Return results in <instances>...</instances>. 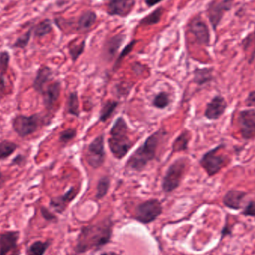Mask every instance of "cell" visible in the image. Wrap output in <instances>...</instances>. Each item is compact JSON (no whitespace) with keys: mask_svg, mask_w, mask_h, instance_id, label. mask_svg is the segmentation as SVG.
<instances>
[{"mask_svg":"<svg viewBox=\"0 0 255 255\" xmlns=\"http://www.w3.org/2000/svg\"><path fill=\"white\" fill-rule=\"evenodd\" d=\"M77 136V130L75 128H70L65 129L62 130L59 133L58 141L61 145L65 146L69 142L73 141Z\"/></svg>","mask_w":255,"mask_h":255,"instance_id":"35","label":"cell"},{"mask_svg":"<svg viewBox=\"0 0 255 255\" xmlns=\"http://www.w3.org/2000/svg\"><path fill=\"white\" fill-rule=\"evenodd\" d=\"M110 177L108 176V175L101 177L97 182L96 199H98V200L103 199L107 195L109 188H110Z\"/></svg>","mask_w":255,"mask_h":255,"instance_id":"32","label":"cell"},{"mask_svg":"<svg viewBox=\"0 0 255 255\" xmlns=\"http://www.w3.org/2000/svg\"><path fill=\"white\" fill-rule=\"evenodd\" d=\"M164 13L163 7H158L153 10L151 13H148L147 16H144L139 22V25L142 26H152L160 23Z\"/></svg>","mask_w":255,"mask_h":255,"instance_id":"25","label":"cell"},{"mask_svg":"<svg viewBox=\"0 0 255 255\" xmlns=\"http://www.w3.org/2000/svg\"><path fill=\"white\" fill-rule=\"evenodd\" d=\"M214 67L196 68L193 72V82L199 87L209 84L214 81Z\"/></svg>","mask_w":255,"mask_h":255,"instance_id":"21","label":"cell"},{"mask_svg":"<svg viewBox=\"0 0 255 255\" xmlns=\"http://www.w3.org/2000/svg\"><path fill=\"white\" fill-rule=\"evenodd\" d=\"M119 106V102L115 100H108L102 105L99 113V122L106 123L109 118H112L113 114Z\"/></svg>","mask_w":255,"mask_h":255,"instance_id":"24","label":"cell"},{"mask_svg":"<svg viewBox=\"0 0 255 255\" xmlns=\"http://www.w3.org/2000/svg\"><path fill=\"white\" fill-rule=\"evenodd\" d=\"M163 212L161 202L157 199H151L137 205L135 210V219L142 223L154 221Z\"/></svg>","mask_w":255,"mask_h":255,"instance_id":"9","label":"cell"},{"mask_svg":"<svg viewBox=\"0 0 255 255\" xmlns=\"http://www.w3.org/2000/svg\"><path fill=\"white\" fill-rule=\"evenodd\" d=\"M238 124L241 136L244 140L255 139V109L241 111L238 113Z\"/></svg>","mask_w":255,"mask_h":255,"instance_id":"11","label":"cell"},{"mask_svg":"<svg viewBox=\"0 0 255 255\" xmlns=\"http://www.w3.org/2000/svg\"><path fill=\"white\" fill-rule=\"evenodd\" d=\"M51 241H36L27 248V255H44L50 247Z\"/></svg>","mask_w":255,"mask_h":255,"instance_id":"29","label":"cell"},{"mask_svg":"<svg viewBox=\"0 0 255 255\" xmlns=\"http://www.w3.org/2000/svg\"><path fill=\"white\" fill-rule=\"evenodd\" d=\"M187 165V158L183 157L175 159L168 166L161 182L162 190L164 193H172L180 187L185 175Z\"/></svg>","mask_w":255,"mask_h":255,"instance_id":"5","label":"cell"},{"mask_svg":"<svg viewBox=\"0 0 255 255\" xmlns=\"http://www.w3.org/2000/svg\"><path fill=\"white\" fill-rule=\"evenodd\" d=\"M249 64H253L255 60V27L252 32L249 33L241 43Z\"/></svg>","mask_w":255,"mask_h":255,"instance_id":"22","label":"cell"},{"mask_svg":"<svg viewBox=\"0 0 255 255\" xmlns=\"http://www.w3.org/2000/svg\"><path fill=\"white\" fill-rule=\"evenodd\" d=\"M244 103L247 107H255V91L249 92L248 95L244 100Z\"/></svg>","mask_w":255,"mask_h":255,"instance_id":"40","label":"cell"},{"mask_svg":"<svg viewBox=\"0 0 255 255\" xmlns=\"http://www.w3.org/2000/svg\"><path fill=\"white\" fill-rule=\"evenodd\" d=\"M191 134L189 130L181 132L172 142V153H179L188 150Z\"/></svg>","mask_w":255,"mask_h":255,"instance_id":"23","label":"cell"},{"mask_svg":"<svg viewBox=\"0 0 255 255\" xmlns=\"http://www.w3.org/2000/svg\"><path fill=\"white\" fill-rule=\"evenodd\" d=\"M164 0H144L145 4H146L148 7H153L154 6L157 5V4H160L162 1Z\"/></svg>","mask_w":255,"mask_h":255,"instance_id":"42","label":"cell"},{"mask_svg":"<svg viewBox=\"0 0 255 255\" xmlns=\"http://www.w3.org/2000/svg\"><path fill=\"white\" fill-rule=\"evenodd\" d=\"M247 193L241 190H231L223 196V202L225 206L230 209L239 210L242 207L244 199Z\"/></svg>","mask_w":255,"mask_h":255,"instance_id":"20","label":"cell"},{"mask_svg":"<svg viewBox=\"0 0 255 255\" xmlns=\"http://www.w3.org/2000/svg\"><path fill=\"white\" fill-rule=\"evenodd\" d=\"M67 112L68 115L79 118L80 117L79 94L77 91H72L69 94L67 100Z\"/></svg>","mask_w":255,"mask_h":255,"instance_id":"26","label":"cell"},{"mask_svg":"<svg viewBox=\"0 0 255 255\" xmlns=\"http://www.w3.org/2000/svg\"><path fill=\"white\" fill-rule=\"evenodd\" d=\"M97 14L94 10H85L81 13L76 22V31L87 32L95 25L97 21Z\"/></svg>","mask_w":255,"mask_h":255,"instance_id":"19","label":"cell"},{"mask_svg":"<svg viewBox=\"0 0 255 255\" xmlns=\"http://www.w3.org/2000/svg\"><path fill=\"white\" fill-rule=\"evenodd\" d=\"M10 55L7 51H0V77L4 78L10 66Z\"/></svg>","mask_w":255,"mask_h":255,"instance_id":"36","label":"cell"},{"mask_svg":"<svg viewBox=\"0 0 255 255\" xmlns=\"http://www.w3.org/2000/svg\"><path fill=\"white\" fill-rule=\"evenodd\" d=\"M53 31V23L49 19H45L39 22L37 25H34L33 34L36 37H43L48 35Z\"/></svg>","mask_w":255,"mask_h":255,"instance_id":"28","label":"cell"},{"mask_svg":"<svg viewBox=\"0 0 255 255\" xmlns=\"http://www.w3.org/2000/svg\"><path fill=\"white\" fill-rule=\"evenodd\" d=\"M46 124V117L42 113L32 114L31 115L19 114L16 115L11 121L13 131L22 139L34 134Z\"/></svg>","mask_w":255,"mask_h":255,"instance_id":"4","label":"cell"},{"mask_svg":"<svg viewBox=\"0 0 255 255\" xmlns=\"http://www.w3.org/2000/svg\"><path fill=\"white\" fill-rule=\"evenodd\" d=\"M40 213H41L42 217L46 221L55 222L57 220L56 216L53 213L51 212L50 210L46 208V207H40Z\"/></svg>","mask_w":255,"mask_h":255,"instance_id":"37","label":"cell"},{"mask_svg":"<svg viewBox=\"0 0 255 255\" xmlns=\"http://www.w3.org/2000/svg\"><path fill=\"white\" fill-rule=\"evenodd\" d=\"M27 157L24 154H18L17 155L15 156L13 159H12L11 162H10V165L13 166H19V167H22L26 164Z\"/></svg>","mask_w":255,"mask_h":255,"instance_id":"38","label":"cell"},{"mask_svg":"<svg viewBox=\"0 0 255 255\" xmlns=\"http://www.w3.org/2000/svg\"><path fill=\"white\" fill-rule=\"evenodd\" d=\"M53 70L49 66L43 65L36 72L35 77L32 82V88L37 94L41 95L46 84L53 77Z\"/></svg>","mask_w":255,"mask_h":255,"instance_id":"17","label":"cell"},{"mask_svg":"<svg viewBox=\"0 0 255 255\" xmlns=\"http://www.w3.org/2000/svg\"><path fill=\"white\" fill-rule=\"evenodd\" d=\"M225 147V144H220L215 148H211L205 153L199 160V165L210 178L215 176L226 166V157L219 154L220 150Z\"/></svg>","mask_w":255,"mask_h":255,"instance_id":"6","label":"cell"},{"mask_svg":"<svg viewBox=\"0 0 255 255\" xmlns=\"http://www.w3.org/2000/svg\"><path fill=\"white\" fill-rule=\"evenodd\" d=\"M235 0H211L206 7V14L214 32H217L226 13L233 7Z\"/></svg>","mask_w":255,"mask_h":255,"instance_id":"8","label":"cell"},{"mask_svg":"<svg viewBox=\"0 0 255 255\" xmlns=\"http://www.w3.org/2000/svg\"><path fill=\"white\" fill-rule=\"evenodd\" d=\"M33 30H34V26H31V28H28L26 32L19 36L16 39V41L12 45V48H13V49H25L29 44L30 40H31V36L33 34Z\"/></svg>","mask_w":255,"mask_h":255,"instance_id":"34","label":"cell"},{"mask_svg":"<svg viewBox=\"0 0 255 255\" xmlns=\"http://www.w3.org/2000/svg\"><path fill=\"white\" fill-rule=\"evenodd\" d=\"M127 39V35L123 33L115 34L105 41L102 49V58L107 62H112L118 55L120 49Z\"/></svg>","mask_w":255,"mask_h":255,"instance_id":"13","label":"cell"},{"mask_svg":"<svg viewBox=\"0 0 255 255\" xmlns=\"http://www.w3.org/2000/svg\"><path fill=\"white\" fill-rule=\"evenodd\" d=\"M78 193L79 191L74 187H71L64 194L51 198L49 206L58 214H62L69 203L77 196Z\"/></svg>","mask_w":255,"mask_h":255,"instance_id":"18","label":"cell"},{"mask_svg":"<svg viewBox=\"0 0 255 255\" xmlns=\"http://www.w3.org/2000/svg\"><path fill=\"white\" fill-rule=\"evenodd\" d=\"M227 109L228 103L225 97L216 95L207 103L204 116L209 121H217L226 113Z\"/></svg>","mask_w":255,"mask_h":255,"instance_id":"14","label":"cell"},{"mask_svg":"<svg viewBox=\"0 0 255 255\" xmlns=\"http://www.w3.org/2000/svg\"><path fill=\"white\" fill-rule=\"evenodd\" d=\"M166 134V130L160 128L148 136L143 143L130 154L126 162L125 169L136 172L145 170L150 162L157 160V148L160 139Z\"/></svg>","mask_w":255,"mask_h":255,"instance_id":"1","label":"cell"},{"mask_svg":"<svg viewBox=\"0 0 255 255\" xmlns=\"http://www.w3.org/2000/svg\"><path fill=\"white\" fill-rule=\"evenodd\" d=\"M19 148V145L13 141L4 140L0 142V161L7 160L12 154H14L15 151Z\"/></svg>","mask_w":255,"mask_h":255,"instance_id":"27","label":"cell"},{"mask_svg":"<svg viewBox=\"0 0 255 255\" xmlns=\"http://www.w3.org/2000/svg\"><path fill=\"white\" fill-rule=\"evenodd\" d=\"M243 214L245 216H250V217H255V202L251 201L249 202L248 205L246 206Z\"/></svg>","mask_w":255,"mask_h":255,"instance_id":"39","label":"cell"},{"mask_svg":"<svg viewBox=\"0 0 255 255\" xmlns=\"http://www.w3.org/2000/svg\"><path fill=\"white\" fill-rule=\"evenodd\" d=\"M112 232V224L109 220L82 228L78 238L76 251L82 253L103 247L110 241Z\"/></svg>","mask_w":255,"mask_h":255,"instance_id":"2","label":"cell"},{"mask_svg":"<svg viewBox=\"0 0 255 255\" xmlns=\"http://www.w3.org/2000/svg\"><path fill=\"white\" fill-rule=\"evenodd\" d=\"M105 134L101 133L94 138L87 147L85 160L90 167L98 169L105 164L106 151L105 148Z\"/></svg>","mask_w":255,"mask_h":255,"instance_id":"7","label":"cell"},{"mask_svg":"<svg viewBox=\"0 0 255 255\" xmlns=\"http://www.w3.org/2000/svg\"><path fill=\"white\" fill-rule=\"evenodd\" d=\"M131 130L127 121L123 116L116 118L109 130V137L107 140L109 150L113 157L121 160L131 150L135 142L130 138Z\"/></svg>","mask_w":255,"mask_h":255,"instance_id":"3","label":"cell"},{"mask_svg":"<svg viewBox=\"0 0 255 255\" xmlns=\"http://www.w3.org/2000/svg\"><path fill=\"white\" fill-rule=\"evenodd\" d=\"M61 81H55L49 84L42 93L43 106L48 111L52 110L55 105L58 102L61 95Z\"/></svg>","mask_w":255,"mask_h":255,"instance_id":"16","label":"cell"},{"mask_svg":"<svg viewBox=\"0 0 255 255\" xmlns=\"http://www.w3.org/2000/svg\"><path fill=\"white\" fill-rule=\"evenodd\" d=\"M136 3V0H109L106 13L110 16L127 18L133 11Z\"/></svg>","mask_w":255,"mask_h":255,"instance_id":"12","label":"cell"},{"mask_svg":"<svg viewBox=\"0 0 255 255\" xmlns=\"http://www.w3.org/2000/svg\"><path fill=\"white\" fill-rule=\"evenodd\" d=\"M19 238V231H5L0 234V255H8L13 252L17 253Z\"/></svg>","mask_w":255,"mask_h":255,"instance_id":"15","label":"cell"},{"mask_svg":"<svg viewBox=\"0 0 255 255\" xmlns=\"http://www.w3.org/2000/svg\"><path fill=\"white\" fill-rule=\"evenodd\" d=\"M170 103V97H169V94L166 91H160V93L156 94L155 97L153 99L151 104H152L153 107L163 110V109H166Z\"/></svg>","mask_w":255,"mask_h":255,"instance_id":"33","label":"cell"},{"mask_svg":"<svg viewBox=\"0 0 255 255\" xmlns=\"http://www.w3.org/2000/svg\"><path fill=\"white\" fill-rule=\"evenodd\" d=\"M86 47V40H82L81 43H70L68 46V52L73 63H76L81 55L85 52Z\"/></svg>","mask_w":255,"mask_h":255,"instance_id":"31","label":"cell"},{"mask_svg":"<svg viewBox=\"0 0 255 255\" xmlns=\"http://www.w3.org/2000/svg\"><path fill=\"white\" fill-rule=\"evenodd\" d=\"M187 28L195 37L198 45L206 47L211 46V36L209 27L200 15H196L190 19Z\"/></svg>","mask_w":255,"mask_h":255,"instance_id":"10","label":"cell"},{"mask_svg":"<svg viewBox=\"0 0 255 255\" xmlns=\"http://www.w3.org/2000/svg\"><path fill=\"white\" fill-rule=\"evenodd\" d=\"M132 70L136 75H141L145 72V66L136 61L132 64Z\"/></svg>","mask_w":255,"mask_h":255,"instance_id":"41","label":"cell"},{"mask_svg":"<svg viewBox=\"0 0 255 255\" xmlns=\"http://www.w3.org/2000/svg\"><path fill=\"white\" fill-rule=\"evenodd\" d=\"M138 43L137 40H132L130 43H128L127 46H124V49L121 51V53L118 55L117 57L116 61H115V64L113 65V70L114 72H117L118 70H119L120 67H121V64H122V61H124V58L128 56L132 51L134 49L135 46H136V43Z\"/></svg>","mask_w":255,"mask_h":255,"instance_id":"30","label":"cell"},{"mask_svg":"<svg viewBox=\"0 0 255 255\" xmlns=\"http://www.w3.org/2000/svg\"><path fill=\"white\" fill-rule=\"evenodd\" d=\"M102 255H119L117 254V253H114V252H109V253H103Z\"/></svg>","mask_w":255,"mask_h":255,"instance_id":"43","label":"cell"}]
</instances>
